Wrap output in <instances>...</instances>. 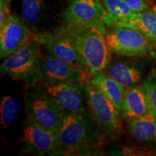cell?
Masks as SVG:
<instances>
[{"label":"cell","instance_id":"8","mask_svg":"<svg viewBox=\"0 0 156 156\" xmlns=\"http://www.w3.org/2000/svg\"><path fill=\"white\" fill-rule=\"evenodd\" d=\"M105 9L99 0H75L69 3L62 18L64 27L73 28L95 27L106 34L103 23Z\"/></svg>","mask_w":156,"mask_h":156},{"label":"cell","instance_id":"19","mask_svg":"<svg viewBox=\"0 0 156 156\" xmlns=\"http://www.w3.org/2000/svg\"><path fill=\"white\" fill-rule=\"evenodd\" d=\"M47 0H22L21 15L28 25H38L46 15L47 10Z\"/></svg>","mask_w":156,"mask_h":156},{"label":"cell","instance_id":"9","mask_svg":"<svg viewBox=\"0 0 156 156\" xmlns=\"http://www.w3.org/2000/svg\"><path fill=\"white\" fill-rule=\"evenodd\" d=\"M44 87L65 114L86 113L89 105L85 83L46 84Z\"/></svg>","mask_w":156,"mask_h":156},{"label":"cell","instance_id":"6","mask_svg":"<svg viewBox=\"0 0 156 156\" xmlns=\"http://www.w3.org/2000/svg\"><path fill=\"white\" fill-rule=\"evenodd\" d=\"M31 38L40 43L51 55L90 74L77 49L75 38L69 34L59 28L55 32L35 33Z\"/></svg>","mask_w":156,"mask_h":156},{"label":"cell","instance_id":"27","mask_svg":"<svg viewBox=\"0 0 156 156\" xmlns=\"http://www.w3.org/2000/svg\"><path fill=\"white\" fill-rule=\"evenodd\" d=\"M64 1L67 3H70V2H72L75 1V0H64Z\"/></svg>","mask_w":156,"mask_h":156},{"label":"cell","instance_id":"16","mask_svg":"<svg viewBox=\"0 0 156 156\" xmlns=\"http://www.w3.org/2000/svg\"><path fill=\"white\" fill-rule=\"evenodd\" d=\"M129 133L134 139L143 142L156 141V117L151 110L128 122Z\"/></svg>","mask_w":156,"mask_h":156},{"label":"cell","instance_id":"25","mask_svg":"<svg viewBox=\"0 0 156 156\" xmlns=\"http://www.w3.org/2000/svg\"><path fill=\"white\" fill-rule=\"evenodd\" d=\"M151 55L153 56V58H155L156 60V51H152L151 52Z\"/></svg>","mask_w":156,"mask_h":156},{"label":"cell","instance_id":"2","mask_svg":"<svg viewBox=\"0 0 156 156\" xmlns=\"http://www.w3.org/2000/svg\"><path fill=\"white\" fill-rule=\"evenodd\" d=\"M41 46L31 38L22 48L5 58L0 66L1 73L23 82L28 88L38 87L44 81L38 67V60L42 56Z\"/></svg>","mask_w":156,"mask_h":156},{"label":"cell","instance_id":"10","mask_svg":"<svg viewBox=\"0 0 156 156\" xmlns=\"http://www.w3.org/2000/svg\"><path fill=\"white\" fill-rule=\"evenodd\" d=\"M20 147V153L55 155L58 147L57 136L27 116L23 124Z\"/></svg>","mask_w":156,"mask_h":156},{"label":"cell","instance_id":"21","mask_svg":"<svg viewBox=\"0 0 156 156\" xmlns=\"http://www.w3.org/2000/svg\"><path fill=\"white\" fill-rule=\"evenodd\" d=\"M149 97L151 110L156 117V69L150 72L142 83Z\"/></svg>","mask_w":156,"mask_h":156},{"label":"cell","instance_id":"26","mask_svg":"<svg viewBox=\"0 0 156 156\" xmlns=\"http://www.w3.org/2000/svg\"><path fill=\"white\" fill-rule=\"evenodd\" d=\"M153 11L154 12V13L156 15V5H154L153 7Z\"/></svg>","mask_w":156,"mask_h":156},{"label":"cell","instance_id":"4","mask_svg":"<svg viewBox=\"0 0 156 156\" xmlns=\"http://www.w3.org/2000/svg\"><path fill=\"white\" fill-rule=\"evenodd\" d=\"M90 77L85 83L92 116L106 140L116 139L123 132L120 111L91 82Z\"/></svg>","mask_w":156,"mask_h":156},{"label":"cell","instance_id":"7","mask_svg":"<svg viewBox=\"0 0 156 156\" xmlns=\"http://www.w3.org/2000/svg\"><path fill=\"white\" fill-rule=\"evenodd\" d=\"M112 52L124 56H142L153 51L151 41L140 31L124 26H114L106 33Z\"/></svg>","mask_w":156,"mask_h":156},{"label":"cell","instance_id":"13","mask_svg":"<svg viewBox=\"0 0 156 156\" xmlns=\"http://www.w3.org/2000/svg\"><path fill=\"white\" fill-rule=\"evenodd\" d=\"M151 110L149 97L143 85L126 90L121 114L127 122L142 116Z\"/></svg>","mask_w":156,"mask_h":156},{"label":"cell","instance_id":"14","mask_svg":"<svg viewBox=\"0 0 156 156\" xmlns=\"http://www.w3.org/2000/svg\"><path fill=\"white\" fill-rule=\"evenodd\" d=\"M103 71L126 89L137 85L142 80L143 75V72L140 67L122 61H111Z\"/></svg>","mask_w":156,"mask_h":156},{"label":"cell","instance_id":"15","mask_svg":"<svg viewBox=\"0 0 156 156\" xmlns=\"http://www.w3.org/2000/svg\"><path fill=\"white\" fill-rule=\"evenodd\" d=\"M90 79L109 100L112 101L121 112L126 90L125 87L104 71L95 73L90 76Z\"/></svg>","mask_w":156,"mask_h":156},{"label":"cell","instance_id":"12","mask_svg":"<svg viewBox=\"0 0 156 156\" xmlns=\"http://www.w3.org/2000/svg\"><path fill=\"white\" fill-rule=\"evenodd\" d=\"M31 36L23 18L11 15L0 26V57L5 58L15 53L28 42Z\"/></svg>","mask_w":156,"mask_h":156},{"label":"cell","instance_id":"23","mask_svg":"<svg viewBox=\"0 0 156 156\" xmlns=\"http://www.w3.org/2000/svg\"><path fill=\"white\" fill-rule=\"evenodd\" d=\"M134 12H140L148 9V4L145 0H124Z\"/></svg>","mask_w":156,"mask_h":156},{"label":"cell","instance_id":"3","mask_svg":"<svg viewBox=\"0 0 156 156\" xmlns=\"http://www.w3.org/2000/svg\"><path fill=\"white\" fill-rule=\"evenodd\" d=\"M75 38L80 54L91 75L103 71L112 61V51L107 44L105 34L95 27L60 28Z\"/></svg>","mask_w":156,"mask_h":156},{"label":"cell","instance_id":"20","mask_svg":"<svg viewBox=\"0 0 156 156\" xmlns=\"http://www.w3.org/2000/svg\"><path fill=\"white\" fill-rule=\"evenodd\" d=\"M20 106L17 99L11 95L4 96L0 104V123L3 129H7L16 122Z\"/></svg>","mask_w":156,"mask_h":156},{"label":"cell","instance_id":"11","mask_svg":"<svg viewBox=\"0 0 156 156\" xmlns=\"http://www.w3.org/2000/svg\"><path fill=\"white\" fill-rule=\"evenodd\" d=\"M38 67L46 84L72 82L85 83L92 75L83 69L73 67L50 54L41 56L38 60Z\"/></svg>","mask_w":156,"mask_h":156},{"label":"cell","instance_id":"5","mask_svg":"<svg viewBox=\"0 0 156 156\" xmlns=\"http://www.w3.org/2000/svg\"><path fill=\"white\" fill-rule=\"evenodd\" d=\"M31 89L25 97V109L28 117L56 134L61 127L65 113L45 87L38 86Z\"/></svg>","mask_w":156,"mask_h":156},{"label":"cell","instance_id":"22","mask_svg":"<svg viewBox=\"0 0 156 156\" xmlns=\"http://www.w3.org/2000/svg\"><path fill=\"white\" fill-rule=\"evenodd\" d=\"M114 155H153L154 151L145 147H122L116 150Z\"/></svg>","mask_w":156,"mask_h":156},{"label":"cell","instance_id":"24","mask_svg":"<svg viewBox=\"0 0 156 156\" xmlns=\"http://www.w3.org/2000/svg\"><path fill=\"white\" fill-rule=\"evenodd\" d=\"M12 0H0V25H3L10 16V5Z\"/></svg>","mask_w":156,"mask_h":156},{"label":"cell","instance_id":"17","mask_svg":"<svg viewBox=\"0 0 156 156\" xmlns=\"http://www.w3.org/2000/svg\"><path fill=\"white\" fill-rule=\"evenodd\" d=\"M117 25L128 27L140 31L152 43L156 44V15L153 9L135 12L127 20L118 23L115 26Z\"/></svg>","mask_w":156,"mask_h":156},{"label":"cell","instance_id":"1","mask_svg":"<svg viewBox=\"0 0 156 156\" xmlns=\"http://www.w3.org/2000/svg\"><path fill=\"white\" fill-rule=\"evenodd\" d=\"M55 155H92L102 152L106 138L92 114H65L56 134Z\"/></svg>","mask_w":156,"mask_h":156},{"label":"cell","instance_id":"18","mask_svg":"<svg viewBox=\"0 0 156 156\" xmlns=\"http://www.w3.org/2000/svg\"><path fill=\"white\" fill-rule=\"evenodd\" d=\"M103 5L105 9L103 23L108 28L127 20L135 13L124 0H103Z\"/></svg>","mask_w":156,"mask_h":156}]
</instances>
